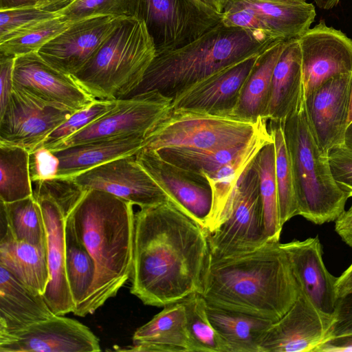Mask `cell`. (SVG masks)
Returning a JSON list of instances; mask_svg holds the SVG:
<instances>
[{
    "label": "cell",
    "mask_w": 352,
    "mask_h": 352,
    "mask_svg": "<svg viewBox=\"0 0 352 352\" xmlns=\"http://www.w3.org/2000/svg\"><path fill=\"white\" fill-rule=\"evenodd\" d=\"M208 233L170 201L135 214L130 292L144 305L164 307L202 289Z\"/></svg>",
    "instance_id": "cell-1"
},
{
    "label": "cell",
    "mask_w": 352,
    "mask_h": 352,
    "mask_svg": "<svg viewBox=\"0 0 352 352\" xmlns=\"http://www.w3.org/2000/svg\"><path fill=\"white\" fill-rule=\"evenodd\" d=\"M207 303L275 322L300 294L289 259L279 241L250 252L208 256L200 293Z\"/></svg>",
    "instance_id": "cell-2"
},
{
    "label": "cell",
    "mask_w": 352,
    "mask_h": 352,
    "mask_svg": "<svg viewBox=\"0 0 352 352\" xmlns=\"http://www.w3.org/2000/svg\"><path fill=\"white\" fill-rule=\"evenodd\" d=\"M133 204L109 192L90 189L72 210L78 239L95 266L92 286L73 311L78 316L94 314L116 296L131 278L133 269L135 213Z\"/></svg>",
    "instance_id": "cell-3"
},
{
    "label": "cell",
    "mask_w": 352,
    "mask_h": 352,
    "mask_svg": "<svg viewBox=\"0 0 352 352\" xmlns=\"http://www.w3.org/2000/svg\"><path fill=\"white\" fill-rule=\"evenodd\" d=\"M274 41L221 22L186 45L156 53L140 85L125 98L155 91L173 100L209 76L261 54Z\"/></svg>",
    "instance_id": "cell-4"
},
{
    "label": "cell",
    "mask_w": 352,
    "mask_h": 352,
    "mask_svg": "<svg viewBox=\"0 0 352 352\" xmlns=\"http://www.w3.org/2000/svg\"><path fill=\"white\" fill-rule=\"evenodd\" d=\"M282 127L293 172L298 215L317 225L336 221L350 197L334 179L328 153L310 129L305 99L282 122Z\"/></svg>",
    "instance_id": "cell-5"
},
{
    "label": "cell",
    "mask_w": 352,
    "mask_h": 352,
    "mask_svg": "<svg viewBox=\"0 0 352 352\" xmlns=\"http://www.w3.org/2000/svg\"><path fill=\"white\" fill-rule=\"evenodd\" d=\"M155 54L145 21L126 16L91 60L72 76L95 100L124 99L140 85Z\"/></svg>",
    "instance_id": "cell-6"
},
{
    "label": "cell",
    "mask_w": 352,
    "mask_h": 352,
    "mask_svg": "<svg viewBox=\"0 0 352 352\" xmlns=\"http://www.w3.org/2000/svg\"><path fill=\"white\" fill-rule=\"evenodd\" d=\"M32 184L45 229L50 278L43 297L54 314L64 316L75 309L65 270V223L85 190L73 177H56Z\"/></svg>",
    "instance_id": "cell-7"
},
{
    "label": "cell",
    "mask_w": 352,
    "mask_h": 352,
    "mask_svg": "<svg viewBox=\"0 0 352 352\" xmlns=\"http://www.w3.org/2000/svg\"><path fill=\"white\" fill-rule=\"evenodd\" d=\"M267 120L256 122L232 116L172 110L144 139L142 148L177 147L217 150L248 142Z\"/></svg>",
    "instance_id": "cell-8"
},
{
    "label": "cell",
    "mask_w": 352,
    "mask_h": 352,
    "mask_svg": "<svg viewBox=\"0 0 352 352\" xmlns=\"http://www.w3.org/2000/svg\"><path fill=\"white\" fill-rule=\"evenodd\" d=\"M267 241L259 177L253 160L238 182L226 221L208 234L210 255L215 258L236 255L255 250Z\"/></svg>",
    "instance_id": "cell-9"
},
{
    "label": "cell",
    "mask_w": 352,
    "mask_h": 352,
    "mask_svg": "<svg viewBox=\"0 0 352 352\" xmlns=\"http://www.w3.org/2000/svg\"><path fill=\"white\" fill-rule=\"evenodd\" d=\"M136 16L145 21L156 53L194 41L222 19L201 0H138Z\"/></svg>",
    "instance_id": "cell-10"
},
{
    "label": "cell",
    "mask_w": 352,
    "mask_h": 352,
    "mask_svg": "<svg viewBox=\"0 0 352 352\" xmlns=\"http://www.w3.org/2000/svg\"><path fill=\"white\" fill-rule=\"evenodd\" d=\"M221 14L224 25L270 41L298 38L316 15L314 6L306 0H226Z\"/></svg>",
    "instance_id": "cell-11"
},
{
    "label": "cell",
    "mask_w": 352,
    "mask_h": 352,
    "mask_svg": "<svg viewBox=\"0 0 352 352\" xmlns=\"http://www.w3.org/2000/svg\"><path fill=\"white\" fill-rule=\"evenodd\" d=\"M172 99L158 91L118 99L115 107L51 149L56 151L89 141L125 135L146 137L172 111Z\"/></svg>",
    "instance_id": "cell-12"
},
{
    "label": "cell",
    "mask_w": 352,
    "mask_h": 352,
    "mask_svg": "<svg viewBox=\"0 0 352 352\" xmlns=\"http://www.w3.org/2000/svg\"><path fill=\"white\" fill-rule=\"evenodd\" d=\"M126 16L97 13L85 16L36 52L53 67L74 76L91 60Z\"/></svg>",
    "instance_id": "cell-13"
},
{
    "label": "cell",
    "mask_w": 352,
    "mask_h": 352,
    "mask_svg": "<svg viewBox=\"0 0 352 352\" xmlns=\"http://www.w3.org/2000/svg\"><path fill=\"white\" fill-rule=\"evenodd\" d=\"M135 157L168 201L206 230L212 206V190L206 177L163 160L155 150L141 148Z\"/></svg>",
    "instance_id": "cell-14"
},
{
    "label": "cell",
    "mask_w": 352,
    "mask_h": 352,
    "mask_svg": "<svg viewBox=\"0 0 352 352\" xmlns=\"http://www.w3.org/2000/svg\"><path fill=\"white\" fill-rule=\"evenodd\" d=\"M13 88L72 112L95 100L72 75L53 67L36 52L14 57Z\"/></svg>",
    "instance_id": "cell-15"
},
{
    "label": "cell",
    "mask_w": 352,
    "mask_h": 352,
    "mask_svg": "<svg viewBox=\"0 0 352 352\" xmlns=\"http://www.w3.org/2000/svg\"><path fill=\"white\" fill-rule=\"evenodd\" d=\"M73 113L13 88L0 114V144L20 146L30 153Z\"/></svg>",
    "instance_id": "cell-16"
},
{
    "label": "cell",
    "mask_w": 352,
    "mask_h": 352,
    "mask_svg": "<svg viewBox=\"0 0 352 352\" xmlns=\"http://www.w3.org/2000/svg\"><path fill=\"white\" fill-rule=\"evenodd\" d=\"M304 97L330 78L352 72V40L321 21L298 38Z\"/></svg>",
    "instance_id": "cell-17"
},
{
    "label": "cell",
    "mask_w": 352,
    "mask_h": 352,
    "mask_svg": "<svg viewBox=\"0 0 352 352\" xmlns=\"http://www.w3.org/2000/svg\"><path fill=\"white\" fill-rule=\"evenodd\" d=\"M99 339L89 327L61 315L0 335V352H98Z\"/></svg>",
    "instance_id": "cell-18"
},
{
    "label": "cell",
    "mask_w": 352,
    "mask_h": 352,
    "mask_svg": "<svg viewBox=\"0 0 352 352\" xmlns=\"http://www.w3.org/2000/svg\"><path fill=\"white\" fill-rule=\"evenodd\" d=\"M72 177L83 190L104 191L140 208L168 200L164 190L138 162L135 155L115 159Z\"/></svg>",
    "instance_id": "cell-19"
},
{
    "label": "cell",
    "mask_w": 352,
    "mask_h": 352,
    "mask_svg": "<svg viewBox=\"0 0 352 352\" xmlns=\"http://www.w3.org/2000/svg\"><path fill=\"white\" fill-rule=\"evenodd\" d=\"M332 320L333 317L320 312L300 289L290 309L266 331L260 352H316Z\"/></svg>",
    "instance_id": "cell-20"
},
{
    "label": "cell",
    "mask_w": 352,
    "mask_h": 352,
    "mask_svg": "<svg viewBox=\"0 0 352 352\" xmlns=\"http://www.w3.org/2000/svg\"><path fill=\"white\" fill-rule=\"evenodd\" d=\"M259 54L228 66L187 88L173 100L172 110L231 116Z\"/></svg>",
    "instance_id": "cell-21"
},
{
    "label": "cell",
    "mask_w": 352,
    "mask_h": 352,
    "mask_svg": "<svg viewBox=\"0 0 352 352\" xmlns=\"http://www.w3.org/2000/svg\"><path fill=\"white\" fill-rule=\"evenodd\" d=\"M351 80L352 72L336 76L305 98L310 129L327 153L344 143Z\"/></svg>",
    "instance_id": "cell-22"
},
{
    "label": "cell",
    "mask_w": 352,
    "mask_h": 352,
    "mask_svg": "<svg viewBox=\"0 0 352 352\" xmlns=\"http://www.w3.org/2000/svg\"><path fill=\"white\" fill-rule=\"evenodd\" d=\"M300 291L322 314L333 317L338 301L337 278L327 270L318 236L281 243Z\"/></svg>",
    "instance_id": "cell-23"
},
{
    "label": "cell",
    "mask_w": 352,
    "mask_h": 352,
    "mask_svg": "<svg viewBox=\"0 0 352 352\" xmlns=\"http://www.w3.org/2000/svg\"><path fill=\"white\" fill-rule=\"evenodd\" d=\"M267 122L255 133L239 155L214 172L203 175L208 179L212 190V206L206 225L208 234L217 230L226 221L231 197L244 170L260 150L273 141Z\"/></svg>",
    "instance_id": "cell-24"
},
{
    "label": "cell",
    "mask_w": 352,
    "mask_h": 352,
    "mask_svg": "<svg viewBox=\"0 0 352 352\" xmlns=\"http://www.w3.org/2000/svg\"><path fill=\"white\" fill-rule=\"evenodd\" d=\"M131 346L120 351L135 352H195L182 301L164 307L133 333Z\"/></svg>",
    "instance_id": "cell-25"
},
{
    "label": "cell",
    "mask_w": 352,
    "mask_h": 352,
    "mask_svg": "<svg viewBox=\"0 0 352 352\" xmlns=\"http://www.w3.org/2000/svg\"><path fill=\"white\" fill-rule=\"evenodd\" d=\"M304 99L301 50L296 38L286 41L274 69L265 118L283 122Z\"/></svg>",
    "instance_id": "cell-26"
},
{
    "label": "cell",
    "mask_w": 352,
    "mask_h": 352,
    "mask_svg": "<svg viewBox=\"0 0 352 352\" xmlns=\"http://www.w3.org/2000/svg\"><path fill=\"white\" fill-rule=\"evenodd\" d=\"M54 315L43 294L0 266V335L18 331Z\"/></svg>",
    "instance_id": "cell-27"
},
{
    "label": "cell",
    "mask_w": 352,
    "mask_h": 352,
    "mask_svg": "<svg viewBox=\"0 0 352 352\" xmlns=\"http://www.w3.org/2000/svg\"><path fill=\"white\" fill-rule=\"evenodd\" d=\"M145 137L125 135L100 139L53 151L59 160L56 177H72L115 159L135 155Z\"/></svg>",
    "instance_id": "cell-28"
},
{
    "label": "cell",
    "mask_w": 352,
    "mask_h": 352,
    "mask_svg": "<svg viewBox=\"0 0 352 352\" xmlns=\"http://www.w3.org/2000/svg\"><path fill=\"white\" fill-rule=\"evenodd\" d=\"M286 41H275L258 55L243 85L232 117L252 122L261 118L266 119L274 69Z\"/></svg>",
    "instance_id": "cell-29"
},
{
    "label": "cell",
    "mask_w": 352,
    "mask_h": 352,
    "mask_svg": "<svg viewBox=\"0 0 352 352\" xmlns=\"http://www.w3.org/2000/svg\"><path fill=\"white\" fill-rule=\"evenodd\" d=\"M0 266L23 285L43 295L50 278L45 248L18 241L6 230L1 235Z\"/></svg>",
    "instance_id": "cell-30"
},
{
    "label": "cell",
    "mask_w": 352,
    "mask_h": 352,
    "mask_svg": "<svg viewBox=\"0 0 352 352\" xmlns=\"http://www.w3.org/2000/svg\"><path fill=\"white\" fill-rule=\"evenodd\" d=\"M207 313L226 352H260V343L274 322L208 303Z\"/></svg>",
    "instance_id": "cell-31"
},
{
    "label": "cell",
    "mask_w": 352,
    "mask_h": 352,
    "mask_svg": "<svg viewBox=\"0 0 352 352\" xmlns=\"http://www.w3.org/2000/svg\"><path fill=\"white\" fill-rule=\"evenodd\" d=\"M1 214L6 230L15 240L45 249L44 220L34 195L10 203L1 201Z\"/></svg>",
    "instance_id": "cell-32"
},
{
    "label": "cell",
    "mask_w": 352,
    "mask_h": 352,
    "mask_svg": "<svg viewBox=\"0 0 352 352\" xmlns=\"http://www.w3.org/2000/svg\"><path fill=\"white\" fill-rule=\"evenodd\" d=\"M32 195L30 153L20 146L0 144V201L10 203Z\"/></svg>",
    "instance_id": "cell-33"
},
{
    "label": "cell",
    "mask_w": 352,
    "mask_h": 352,
    "mask_svg": "<svg viewBox=\"0 0 352 352\" xmlns=\"http://www.w3.org/2000/svg\"><path fill=\"white\" fill-rule=\"evenodd\" d=\"M65 243L66 275L76 309L86 298L92 286L95 266L89 253L76 235L70 213L65 223Z\"/></svg>",
    "instance_id": "cell-34"
},
{
    "label": "cell",
    "mask_w": 352,
    "mask_h": 352,
    "mask_svg": "<svg viewBox=\"0 0 352 352\" xmlns=\"http://www.w3.org/2000/svg\"><path fill=\"white\" fill-rule=\"evenodd\" d=\"M259 177V188L263 204L264 228L267 241H279L280 223L278 190L275 177L274 141L266 144L254 160Z\"/></svg>",
    "instance_id": "cell-35"
},
{
    "label": "cell",
    "mask_w": 352,
    "mask_h": 352,
    "mask_svg": "<svg viewBox=\"0 0 352 352\" xmlns=\"http://www.w3.org/2000/svg\"><path fill=\"white\" fill-rule=\"evenodd\" d=\"M83 17L60 16L34 23L0 38L1 56L16 57L37 52L49 41Z\"/></svg>",
    "instance_id": "cell-36"
},
{
    "label": "cell",
    "mask_w": 352,
    "mask_h": 352,
    "mask_svg": "<svg viewBox=\"0 0 352 352\" xmlns=\"http://www.w3.org/2000/svg\"><path fill=\"white\" fill-rule=\"evenodd\" d=\"M270 132L275 148V177L282 226L298 215L294 181L289 155L285 141L282 122L270 121Z\"/></svg>",
    "instance_id": "cell-37"
},
{
    "label": "cell",
    "mask_w": 352,
    "mask_h": 352,
    "mask_svg": "<svg viewBox=\"0 0 352 352\" xmlns=\"http://www.w3.org/2000/svg\"><path fill=\"white\" fill-rule=\"evenodd\" d=\"M250 140L243 144L217 150L167 147L156 151L163 160L173 164L204 175L214 172L236 157L245 150Z\"/></svg>",
    "instance_id": "cell-38"
},
{
    "label": "cell",
    "mask_w": 352,
    "mask_h": 352,
    "mask_svg": "<svg viewBox=\"0 0 352 352\" xmlns=\"http://www.w3.org/2000/svg\"><path fill=\"white\" fill-rule=\"evenodd\" d=\"M185 308L186 327L195 352H226L207 313V302L200 293L182 300Z\"/></svg>",
    "instance_id": "cell-39"
},
{
    "label": "cell",
    "mask_w": 352,
    "mask_h": 352,
    "mask_svg": "<svg viewBox=\"0 0 352 352\" xmlns=\"http://www.w3.org/2000/svg\"><path fill=\"white\" fill-rule=\"evenodd\" d=\"M118 100L96 99L87 107L78 110L56 128L40 146L50 150L56 145L96 121L116 107Z\"/></svg>",
    "instance_id": "cell-40"
},
{
    "label": "cell",
    "mask_w": 352,
    "mask_h": 352,
    "mask_svg": "<svg viewBox=\"0 0 352 352\" xmlns=\"http://www.w3.org/2000/svg\"><path fill=\"white\" fill-rule=\"evenodd\" d=\"M61 15L35 6L0 9V38L34 23Z\"/></svg>",
    "instance_id": "cell-41"
},
{
    "label": "cell",
    "mask_w": 352,
    "mask_h": 352,
    "mask_svg": "<svg viewBox=\"0 0 352 352\" xmlns=\"http://www.w3.org/2000/svg\"><path fill=\"white\" fill-rule=\"evenodd\" d=\"M328 157L334 179L352 197V151L342 144L331 148Z\"/></svg>",
    "instance_id": "cell-42"
},
{
    "label": "cell",
    "mask_w": 352,
    "mask_h": 352,
    "mask_svg": "<svg viewBox=\"0 0 352 352\" xmlns=\"http://www.w3.org/2000/svg\"><path fill=\"white\" fill-rule=\"evenodd\" d=\"M58 166V158L44 146H39L30 153V174L32 183L56 177Z\"/></svg>",
    "instance_id": "cell-43"
},
{
    "label": "cell",
    "mask_w": 352,
    "mask_h": 352,
    "mask_svg": "<svg viewBox=\"0 0 352 352\" xmlns=\"http://www.w3.org/2000/svg\"><path fill=\"white\" fill-rule=\"evenodd\" d=\"M347 336H352V292L338 299L332 322L323 342Z\"/></svg>",
    "instance_id": "cell-44"
},
{
    "label": "cell",
    "mask_w": 352,
    "mask_h": 352,
    "mask_svg": "<svg viewBox=\"0 0 352 352\" xmlns=\"http://www.w3.org/2000/svg\"><path fill=\"white\" fill-rule=\"evenodd\" d=\"M14 57L1 56L0 60V114L8 103L13 89Z\"/></svg>",
    "instance_id": "cell-45"
},
{
    "label": "cell",
    "mask_w": 352,
    "mask_h": 352,
    "mask_svg": "<svg viewBox=\"0 0 352 352\" xmlns=\"http://www.w3.org/2000/svg\"><path fill=\"white\" fill-rule=\"evenodd\" d=\"M335 230L352 248V204L336 221Z\"/></svg>",
    "instance_id": "cell-46"
},
{
    "label": "cell",
    "mask_w": 352,
    "mask_h": 352,
    "mask_svg": "<svg viewBox=\"0 0 352 352\" xmlns=\"http://www.w3.org/2000/svg\"><path fill=\"white\" fill-rule=\"evenodd\" d=\"M336 287L338 298L352 292V263L337 278Z\"/></svg>",
    "instance_id": "cell-47"
},
{
    "label": "cell",
    "mask_w": 352,
    "mask_h": 352,
    "mask_svg": "<svg viewBox=\"0 0 352 352\" xmlns=\"http://www.w3.org/2000/svg\"><path fill=\"white\" fill-rule=\"evenodd\" d=\"M74 1V0H40L35 7L48 11L56 12Z\"/></svg>",
    "instance_id": "cell-48"
},
{
    "label": "cell",
    "mask_w": 352,
    "mask_h": 352,
    "mask_svg": "<svg viewBox=\"0 0 352 352\" xmlns=\"http://www.w3.org/2000/svg\"><path fill=\"white\" fill-rule=\"evenodd\" d=\"M40 0H1L0 9L36 6Z\"/></svg>",
    "instance_id": "cell-49"
},
{
    "label": "cell",
    "mask_w": 352,
    "mask_h": 352,
    "mask_svg": "<svg viewBox=\"0 0 352 352\" xmlns=\"http://www.w3.org/2000/svg\"><path fill=\"white\" fill-rule=\"evenodd\" d=\"M340 0H314L316 5L324 10H329L338 5Z\"/></svg>",
    "instance_id": "cell-50"
},
{
    "label": "cell",
    "mask_w": 352,
    "mask_h": 352,
    "mask_svg": "<svg viewBox=\"0 0 352 352\" xmlns=\"http://www.w3.org/2000/svg\"><path fill=\"white\" fill-rule=\"evenodd\" d=\"M343 145L352 151V122L348 125L345 134Z\"/></svg>",
    "instance_id": "cell-51"
},
{
    "label": "cell",
    "mask_w": 352,
    "mask_h": 352,
    "mask_svg": "<svg viewBox=\"0 0 352 352\" xmlns=\"http://www.w3.org/2000/svg\"><path fill=\"white\" fill-rule=\"evenodd\" d=\"M205 3L214 9L215 10L218 11L219 12L221 13L226 0H201Z\"/></svg>",
    "instance_id": "cell-52"
},
{
    "label": "cell",
    "mask_w": 352,
    "mask_h": 352,
    "mask_svg": "<svg viewBox=\"0 0 352 352\" xmlns=\"http://www.w3.org/2000/svg\"><path fill=\"white\" fill-rule=\"evenodd\" d=\"M351 122H352V80H351V89H350L348 124H349Z\"/></svg>",
    "instance_id": "cell-53"
}]
</instances>
